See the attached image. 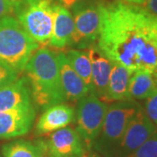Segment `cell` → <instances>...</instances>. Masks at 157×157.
Here are the masks:
<instances>
[{"label":"cell","instance_id":"30bf717a","mask_svg":"<svg viewBox=\"0 0 157 157\" xmlns=\"http://www.w3.org/2000/svg\"><path fill=\"white\" fill-rule=\"evenodd\" d=\"M36 117L33 106L0 112V139H12L26 135Z\"/></svg>","mask_w":157,"mask_h":157},{"label":"cell","instance_id":"44dd1931","mask_svg":"<svg viewBox=\"0 0 157 157\" xmlns=\"http://www.w3.org/2000/svg\"><path fill=\"white\" fill-rule=\"evenodd\" d=\"M19 78V72L3 60H0V89Z\"/></svg>","mask_w":157,"mask_h":157},{"label":"cell","instance_id":"7402d4cb","mask_svg":"<svg viewBox=\"0 0 157 157\" xmlns=\"http://www.w3.org/2000/svg\"><path fill=\"white\" fill-rule=\"evenodd\" d=\"M144 112L157 128V91L146 99Z\"/></svg>","mask_w":157,"mask_h":157},{"label":"cell","instance_id":"4fadbf2b","mask_svg":"<svg viewBox=\"0 0 157 157\" xmlns=\"http://www.w3.org/2000/svg\"><path fill=\"white\" fill-rule=\"evenodd\" d=\"M31 106H33V99L25 76L0 89V112Z\"/></svg>","mask_w":157,"mask_h":157},{"label":"cell","instance_id":"8992f818","mask_svg":"<svg viewBox=\"0 0 157 157\" xmlns=\"http://www.w3.org/2000/svg\"><path fill=\"white\" fill-rule=\"evenodd\" d=\"M104 2L86 0L72 8L74 31L70 45L87 49L95 44L101 33Z\"/></svg>","mask_w":157,"mask_h":157},{"label":"cell","instance_id":"2e32d148","mask_svg":"<svg viewBox=\"0 0 157 157\" xmlns=\"http://www.w3.org/2000/svg\"><path fill=\"white\" fill-rule=\"evenodd\" d=\"M133 73L123 66L113 61L105 101L128 100L130 78Z\"/></svg>","mask_w":157,"mask_h":157},{"label":"cell","instance_id":"6da1fadb","mask_svg":"<svg viewBox=\"0 0 157 157\" xmlns=\"http://www.w3.org/2000/svg\"><path fill=\"white\" fill-rule=\"evenodd\" d=\"M97 45L130 72L145 71L157 78V15L144 7L104 2Z\"/></svg>","mask_w":157,"mask_h":157},{"label":"cell","instance_id":"603a6c76","mask_svg":"<svg viewBox=\"0 0 157 157\" xmlns=\"http://www.w3.org/2000/svg\"><path fill=\"white\" fill-rule=\"evenodd\" d=\"M17 0H0V18L14 13Z\"/></svg>","mask_w":157,"mask_h":157},{"label":"cell","instance_id":"f1b7e54d","mask_svg":"<svg viewBox=\"0 0 157 157\" xmlns=\"http://www.w3.org/2000/svg\"><path fill=\"white\" fill-rule=\"evenodd\" d=\"M0 157H2V156H1V155H0Z\"/></svg>","mask_w":157,"mask_h":157},{"label":"cell","instance_id":"4316f807","mask_svg":"<svg viewBox=\"0 0 157 157\" xmlns=\"http://www.w3.org/2000/svg\"><path fill=\"white\" fill-rule=\"evenodd\" d=\"M84 157H103L102 155H101L99 153H97L95 151H86V155H85Z\"/></svg>","mask_w":157,"mask_h":157},{"label":"cell","instance_id":"e0dca14e","mask_svg":"<svg viewBox=\"0 0 157 157\" xmlns=\"http://www.w3.org/2000/svg\"><path fill=\"white\" fill-rule=\"evenodd\" d=\"M4 157H48L50 154L46 140L30 141L16 140L8 142L2 147Z\"/></svg>","mask_w":157,"mask_h":157},{"label":"cell","instance_id":"5b68a950","mask_svg":"<svg viewBox=\"0 0 157 157\" xmlns=\"http://www.w3.org/2000/svg\"><path fill=\"white\" fill-rule=\"evenodd\" d=\"M56 4V0H17L13 14L39 45L49 44Z\"/></svg>","mask_w":157,"mask_h":157},{"label":"cell","instance_id":"9c48e42d","mask_svg":"<svg viewBox=\"0 0 157 157\" xmlns=\"http://www.w3.org/2000/svg\"><path fill=\"white\" fill-rule=\"evenodd\" d=\"M46 140L50 155L55 157H84L86 149L78 132L64 128L52 133Z\"/></svg>","mask_w":157,"mask_h":157},{"label":"cell","instance_id":"3957f363","mask_svg":"<svg viewBox=\"0 0 157 157\" xmlns=\"http://www.w3.org/2000/svg\"><path fill=\"white\" fill-rule=\"evenodd\" d=\"M39 47L16 17L6 16L0 18V60L21 73Z\"/></svg>","mask_w":157,"mask_h":157},{"label":"cell","instance_id":"cb8c5ba5","mask_svg":"<svg viewBox=\"0 0 157 157\" xmlns=\"http://www.w3.org/2000/svg\"><path fill=\"white\" fill-rule=\"evenodd\" d=\"M56 1L57 3L59 4L60 6L66 7L68 10H72L73 6H75L81 2L86 1V0H56Z\"/></svg>","mask_w":157,"mask_h":157},{"label":"cell","instance_id":"ba28073f","mask_svg":"<svg viewBox=\"0 0 157 157\" xmlns=\"http://www.w3.org/2000/svg\"><path fill=\"white\" fill-rule=\"evenodd\" d=\"M156 131L155 124L140 107L130 120L121 140L108 157H128Z\"/></svg>","mask_w":157,"mask_h":157},{"label":"cell","instance_id":"d6986e66","mask_svg":"<svg viewBox=\"0 0 157 157\" xmlns=\"http://www.w3.org/2000/svg\"><path fill=\"white\" fill-rule=\"evenodd\" d=\"M65 55L75 73L82 78L92 93V66L87 51L72 49L67 51Z\"/></svg>","mask_w":157,"mask_h":157},{"label":"cell","instance_id":"7a4b0ae2","mask_svg":"<svg viewBox=\"0 0 157 157\" xmlns=\"http://www.w3.org/2000/svg\"><path fill=\"white\" fill-rule=\"evenodd\" d=\"M33 101L41 108L67 101L62 88L58 54L42 47L34 52L24 69Z\"/></svg>","mask_w":157,"mask_h":157},{"label":"cell","instance_id":"5bb4252c","mask_svg":"<svg viewBox=\"0 0 157 157\" xmlns=\"http://www.w3.org/2000/svg\"><path fill=\"white\" fill-rule=\"evenodd\" d=\"M62 88L67 101H78L91 94L82 78L73 70L65 53L58 54Z\"/></svg>","mask_w":157,"mask_h":157},{"label":"cell","instance_id":"484cf974","mask_svg":"<svg viewBox=\"0 0 157 157\" xmlns=\"http://www.w3.org/2000/svg\"><path fill=\"white\" fill-rule=\"evenodd\" d=\"M120 2L122 3H127V4H131V5H136V6H140L143 5L145 0H119Z\"/></svg>","mask_w":157,"mask_h":157},{"label":"cell","instance_id":"52a82bcc","mask_svg":"<svg viewBox=\"0 0 157 157\" xmlns=\"http://www.w3.org/2000/svg\"><path fill=\"white\" fill-rule=\"evenodd\" d=\"M107 108V102L93 94L78 101L75 111V130L83 140L87 151L93 148L94 142L101 132Z\"/></svg>","mask_w":157,"mask_h":157},{"label":"cell","instance_id":"9a60e30c","mask_svg":"<svg viewBox=\"0 0 157 157\" xmlns=\"http://www.w3.org/2000/svg\"><path fill=\"white\" fill-rule=\"evenodd\" d=\"M74 31L72 12L57 3L53 12V25L49 45L56 49H63L70 45Z\"/></svg>","mask_w":157,"mask_h":157},{"label":"cell","instance_id":"83f0119b","mask_svg":"<svg viewBox=\"0 0 157 157\" xmlns=\"http://www.w3.org/2000/svg\"><path fill=\"white\" fill-rule=\"evenodd\" d=\"M48 157H55V156H52V155H50V156H48Z\"/></svg>","mask_w":157,"mask_h":157},{"label":"cell","instance_id":"277c9868","mask_svg":"<svg viewBox=\"0 0 157 157\" xmlns=\"http://www.w3.org/2000/svg\"><path fill=\"white\" fill-rule=\"evenodd\" d=\"M140 107L135 100L115 101L109 106L93 149L103 157L109 156L121 140L130 120Z\"/></svg>","mask_w":157,"mask_h":157},{"label":"cell","instance_id":"8fae6325","mask_svg":"<svg viewBox=\"0 0 157 157\" xmlns=\"http://www.w3.org/2000/svg\"><path fill=\"white\" fill-rule=\"evenodd\" d=\"M86 51L92 66L91 94L97 96L102 101H105L113 61L99 48L97 44L92 45Z\"/></svg>","mask_w":157,"mask_h":157},{"label":"cell","instance_id":"d4e9b609","mask_svg":"<svg viewBox=\"0 0 157 157\" xmlns=\"http://www.w3.org/2000/svg\"><path fill=\"white\" fill-rule=\"evenodd\" d=\"M143 5L146 10L157 15V0H145Z\"/></svg>","mask_w":157,"mask_h":157},{"label":"cell","instance_id":"7c38bea8","mask_svg":"<svg viewBox=\"0 0 157 157\" xmlns=\"http://www.w3.org/2000/svg\"><path fill=\"white\" fill-rule=\"evenodd\" d=\"M75 121V110L67 104L59 103L45 108L39 118L35 135L38 136L52 134L57 130L67 128Z\"/></svg>","mask_w":157,"mask_h":157},{"label":"cell","instance_id":"ffe728a7","mask_svg":"<svg viewBox=\"0 0 157 157\" xmlns=\"http://www.w3.org/2000/svg\"><path fill=\"white\" fill-rule=\"evenodd\" d=\"M128 157H157V131Z\"/></svg>","mask_w":157,"mask_h":157},{"label":"cell","instance_id":"ac0fdd59","mask_svg":"<svg viewBox=\"0 0 157 157\" xmlns=\"http://www.w3.org/2000/svg\"><path fill=\"white\" fill-rule=\"evenodd\" d=\"M156 91V77L145 71H137L133 73L130 78L128 100L147 99Z\"/></svg>","mask_w":157,"mask_h":157}]
</instances>
